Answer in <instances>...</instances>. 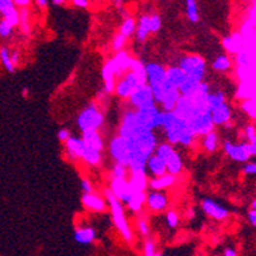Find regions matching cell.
<instances>
[{
	"mask_svg": "<svg viewBox=\"0 0 256 256\" xmlns=\"http://www.w3.org/2000/svg\"><path fill=\"white\" fill-rule=\"evenodd\" d=\"M160 129L163 131L165 141L173 146L191 147L197 137L191 126L178 117L175 112H164Z\"/></svg>",
	"mask_w": 256,
	"mask_h": 256,
	"instance_id": "obj_1",
	"label": "cell"
},
{
	"mask_svg": "<svg viewBox=\"0 0 256 256\" xmlns=\"http://www.w3.org/2000/svg\"><path fill=\"white\" fill-rule=\"evenodd\" d=\"M143 85H146L145 64L135 58L132 62L131 69L123 73L115 82L113 94L118 99L128 100L132 93Z\"/></svg>",
	"mask_w": 256,
	"mask_h": 256,
	"instance_id": "obj_2",
	"label": "cell"
},
{
	"mask_svg": "<svg viewBox=\"0 0 256 256\" xmlns=\"http://www.w3.org/2000/svg\"><path fill=\"white\" fill-rule=\"evenodd\" d=\"M135 58H132L126 50L118 51L115 57L109 59L103 67V80H104V91L107 94H113L115 82L123 73L131 69L132 62Z\"/></svg>",
	"mask_w": 256,
	"mask_h": 256,
	"instance_id": "obj_3",
	"label": "cell"
},
{
	"mask_svg": "<svg viewBox=\"0 0 256 256\" xmlns=\"http://www.w3.org/2000/svg\"><path fill=\"white\" fill-rule=\"evenodd\" d=\"M104 197L107 200V204L109 209H111L112 219H113V224L115 229L118 231V233L121 235V237L125 240V242L127 243H132L135 235L132 231L129 222H128L127 217H126V208L122 205V203L112 193V191L109 189H107L104 191Z\"/></svg>",
	"mask_w": 256,
	"mask_h": 256,
	"instance_id": "obj_4",
	"label": "cell"
},
{
	"mask_svg": "<svg viewBox=\"0 0 256 256\" xmlns=\"http://www.w3.org/2000/svg\"><path fill=\"white\" fill-rule=\"evenodd\" d=\"M146 72V83L150 86V89L153 91L154 99L158 105H160L163 100L164 91L168 85L167 79V68L163 64L157 63V62H150L145 64Z\"/></svg>",
	"mask_w": 256,
	"mask_h": 256,
	"instance_id": "obj_5",
	"label": "cell"
},
{
	"mask_svg": "<svg viewBox=\"0 0 256 256\" xmlns=\"http://www.w3.org/2000/svg\"><path fill=\"white\" fill-rule=\"evenodd\" d=\"M104 114L96 104H87L76 118V125L81 133L87 131H99L104 125Z\"/></svg>",
	"mask_w": 256,
	"mask_h": 256,
	"instance_id": "obj_6",
	"label": "cell"
},
{
	"mask_svg": "<svg viewBox=\"0 0 256 256\" xmlns=\"http://www.w3.org/2000/svg\"><path fill=\"white\" fill-rule=\"evenodd\" d=\"M177 65L191 80L203 82L207 75V62L197 54H186L178 59Z\"/></svg>",
	"mask_w": 256,
	"mask_h": 256,
	"instance_id": "obj_7",
	"label": "cell"
},
{
	"mask_svg": "<svg viewBox=\"0 0 256 256\" xmlns=\"http://www.w3.org/2000/svg\"><path fill=\"white\" fill-rule=\"evenodd\" d=\"M147 128L144 127L141 125V122L139 121V118L136 115V112L133 109H126L122 114L121 123L118 127V136H121L122 139L129 140L132 137H135L143 131H145Z\"/></svg>",
	"mask_w": 256,
	"mask_h": 256,
	"instance_id": "obj_8",
	"label": "cell"
},
{
	"mask_svg": "<svg viewBox=\"0 0 256 256\" xmlns=\"http://www.w3.org/2000/svg\"><path fill=\"white\" fill-rule=\"evenodd\" d=\"M128 108H131L133 111H139V109H145V108L154 107L158 105L154 99L153 91L150 89V86L146 85L140 86L139 89H136L132 95L128 97Z\"/></svg>",
	"mask_w": 256,
	"mask_h": 256,
	"instance_id": "obj_9",
	"label": "cell"
},
{
	"mask_svg": "<svg viewBox=\"0 0 256 256\" xmlns=\"http://www.w3.org/2000/svg\"><path fill=\"white\" fill-rule=\"evenodd\" d=\"M108 151H109V155H111L114 163L128 167V164H129V150H128L127 141L125 139H122L121 136L118 135L112 137L109 145H108Z\"/></svg>",
	"mask_w": 256,
	"mask_h": 256,
	"instance_id": "obj_10",
	"label": "cell"
},
{
	"mask_svg": "<svg viewBox=\"0 0 256 256\" xmlns=\"http://www.w3.org/2000/svg\"><path fill=\"white\" fill-rule=\"evenodd\" d=\"M223 150L225 155L236 163H247L251 158L247 143H233L231 140H225L223 143Z\"/></svg>",
	"mask_w": 256,
	"mask_h": 256,
	"instance_id": "obj_11",
	"label": "cell"
},
{
	"mask_svg": "<svg viewBox=\"0 0 256 256\" xmlns=\"http://www.w3.org/2000/svg\"><path fill=\"white\" fill-rule=\"evenodd\" d=\"M169 207V196L165 191H155V190H147L146 191V205L147 210L151 213L160 214L167 211Z\"/></svg>",
	"mask_w": 256,
	"mask_h": 256,
	"instance_id": "obj_12",
	"label": "cell"
},
{
	"mask_svg": "<svg viewBox=\"0 0 256 256\" xmlns=\"http://www.w3.org/2000/svg\"><path fill=\"white\" fill-rule=\"evenodd\" d=\"M109 190L125 208L128 207V204L131 203L132 197L135 195V191L131 189L128 179H112Z\"/></svg>",
	"mask_w": 256,
	"mask_h": 256,
	"instance_id": "obj_13",
	"label": "cell"
},
{
	"mask_svg": "<svg viewBox=\"0 0 256 256\" xmlns=\"http://www.w3.org/2000/svg\"><path fill=\"white\" fill-rule=\"evenodd\" d=\"M201 209L208 217L213 218L215 221H225L229 217V210L224 207L223 204L218 203L214 199L205 197L201 201Z\"/></svg>",
	"mask_w": 256,
	"mask_h": 256,
	"instance_id": "obj_14",
	"label": "cell"
},
{
	"mask_svg": "<svg viewBox=\"0 0 256 256\" xmlns=\"http://www.w3.org/2000/svg\"><path fill=\"white\" fill-rule=\"evenodd\" d=\"M63 145L65 155H67V158L71 160V161H76V160L82 159V155L85 153L86 144L81 136L72 135Z\"/></svg>",
	"mask_w": 256,
	"mask_h": 256,
	"instance_id": "obj_15",
	"label": "cell"
},
{
	"mask_svg": "<svg viewBox=\"0 0 256 256\" xmlns=\"http://www.w3.org/2000/svg\"><path fill=\"white\" fill-rule=\"evenodd\" d=\"M82 205L93 213H104L107 210V200L104 196L97 193H83L82 195Z\"/></svg>",
	"mask_w": 256,
	"mask_h": 256,
	"instance_id": "obj_16",
	"label": "cell"
},
{
	"mask_svg": "<svg viewBox=\"0 0 256 256\" xmlns=\"http://www.w3.org/2000/svg\"><path fill=\"white\" fill-rule=\"evenodd\" d=\"M211 114V119L215 127H222V126H228L232 119V108L228 104V101L218 105L214 108L213 111H210Z\"/></svg>",
	"mask_w": 256,
	"mask_h": 256,
	"instance_id": "obj_17",
	"label": "cell"
},
{
	"mask_svg": "<svg viewBox=\"0 0 256 256\" xmlns=\"http://www.w3.org/2000/svg\"><path fill=\"white\" fill-rule=\"evenodd\" d=\"M0 15L3 19L17 27L19 25V15L15 0H0Z\"/></svg>",
	"mask_w": 256,
	"mask_h": 256,
	"instance_id": "obj_18",
	"label": "cell"
},
{
	"mask_svg": "<svg viewBox=\"0 0 256 256\" xmlns=\"http://www.w3.org/2000/svg\"><path fill=\"white\" fill-rule=\"evenodd\" d=\"M128 182L135 192H146L149 189V176L146 172H129Z\"/></svg>",
	"mask_w": 256,
	"mask_h": 256,
	"instance_id": "obj_19",
	"label": "cell"
},
{
	"mask_svg": "<svg viewBox=\"0 0 256 256\" xmlns=\"http://www.w3.org/2000/svg\"><path fill=\"white\" fill-rule=\"evenodd\" d=\"M177 181V177L165 173V175L160 176V177L149 178V189L155 190V191H165V190L171 189Z\"/></svg>",
	"mask_w": 256,
	"mask_h": 256,
	"instance_id": "obj_20",
	"label": "cell"
},
{
	"mask_svg": "<svg viewBox=\"0 0 256 256\" xmlns=\"http://www.w3.org/2000/svg\"><path fill=\"white\" fill-rule=\"evenodd\" d=\"M146 173H147L149 178L160 177V176L167 173V165L163 160L159 159L155 154H153L146 163Z\"/></svg>",
	"mask_w": 256,
	"mask_h": 256,
	"instance_id": "obj_21",
	"label": "cell"
},
{
	"mask_svg": "<svg viewBox=\"0 0 256 256\" xmlns=\"http://www.w3.org/2000/svg\"><path fill=\"white\" fill-rule=\"evenodd\" d=\"M96 240L95 228L90 225H82L75 229V241L80 245H91Z\"/></svg>",
	"mask_w": 256,
	"mask_h": 256,
	"instance_id": "obj_22",
	"label": "cell"
},
{
	"mask_svg": "<svg viewBox=\"0 0 256 256\" xmlns=\"http://www.w3.org/2000/svg\"><path fill=\"white\" fill-rule=\"evenodd\" d=\"M242 44H243V40H242L241 33H237V32L225 36L222 41V45H223L224 50L227 51V54H237L239 51H241Z\"/></svg>",
	"mask_w": 256,
	"mask_h": 256,
	"instance_id": "obj_23",
	"label": "cell"
},
{
	"mask_svg": "<svg viewBox=\"0 0 256 256\" xmlns=\"http://www.w3.org/2000/svg\"><path fill=\"white\" fill-rule=\"evenodd\" d=\"M165 165H167V173L169 175L175 176V177L181 175L183 171V159H182L181 154L178 153L177 150H175L165 160Z\"/></svg>",
	"mask_w": 256,
	"mask_h": 256,
	"instance_id": "obj_24",
	"label": "cell"
},
{
	"mask_svg": "<svg viewBox=\"0 0 256 256\" xmlns=\"http://www.w3.org/2000/svg\"><path fill=\"white\" fill-rule=\"evenodd\" d=\"M81 137L85 141L86 146H89L91 149H95L97 151L103 153L104 150V139L99 131H87L81 133Z\"/></svg>",
	"mask_w": 256,
	"mask_h": 256,
	"instance_id": "obj_25",
	"label": "cell"
},
{
	"mask_svg": "<svg viewBox=\"0 0 256 256\" xmlns=\"http://www.w3.org/2000/svg\"><path fill=\"white\" fill-rule=\"evenodd\" d=\"M167 79L168 81L171 82L172 85L179 90L182 87V85L187 81L189 77H187V76L185 75V72L182 71L181 68L176 64V65H169V67L167 68Z\"/></svg>",
	"mask_w": 256,
	"mask_h": 256,
	"instance_id": "obj_26",
	"label": "cell"
},
{
	"mask_svg": "<svg viewBox=\"0 0 256 256\" xmlns=\"http://www.w3.org/2000/svg\"><path fill=\"white\" fill-rule=\"evenodd\" d=\"M200 145L203 147V150L208 154H213L215 153L219 147V136L215 131H211L207 135L201 136V141H200Z\"/></svg>",
	"mask_w": 256,
	"mask_h": 256,
	"instance_id": "obj_27",
	"label": "cell"
},
{
	"mask_svg": "<svg viewBox=\"0 0 256 256\" xmlns=\"http://www.w3.org/2000/svg\"><path fill=\"white\" fill-rule=\"evenodd\" d=\"M150 33H151L150 32V16L143 15L140 17L139 23H137V29H136L135 32L136 40L139 43H145Z\"/></svg>",
	"mask_w": 256,
	"mask_h": 256,
	"instance_id": "obj_28",
	"label": "cell"
},
{
	"mask_svg": "<svg viewBox=\"0 0 256 256\" xmlns=\"http://www.w3.org/2000/svg\"><path fill=\"white\" fill-rule=\"evenodd\" d=\"M200 85H201V82L187 79V81L179 89V94H181L182 97H186V99H195L196 96L200 94Z\"/></svg>",
	"mask_w": 256,
	"mask_h": 256,
	"instance_id": "obj_29",
	"label": "cell"
},
{
	"mask_svg": "<svg viewBox=\"0 0 256 256\" xmlns=\"http://www.w3.org/2000/svg\"><path fill=\"white\" fill-rule=\"evenodd\" d=\"M82 161L90 167H97L101 164V160H103V153L101 151H97L95 149H91L89 146H86L85 153L82 155Z\"/></svg>",
	"mask_w": 256,
	"mask_h": 256,
	"instance_id": "obj_30",
	"label": "cell"
},
{
	"mask_svg": "<svg viewBox=\"0 0 256 256\" xmlns=\"http://www.w3.org/2000/svg\"><path fill=\"white\" fill-rule=\"evenodd\" d=\"M146 205V192H135L131 203L128 204L127 209L133 214H143Z\"/></svg>",
	"mask_w": 256,
	"mask_h": 256,
	"instance_id": "obj_31",
	"label": "cell"
},
{
	"mask_svg": "<svg viewBox=\"0 0 256 256\" xmlns=\"http://www.w3.org/2000/svg\"><path fill=\"white\" fill-rule=\"evenodd\" d=\"M211 68L214 72L218 73H224V72L231 71L232 59L228 54H219L211 63Z\"/></svg>",
	"mask_w": 256,
	"mask_h": 256,
	"instance_id": "obj_32",
	"label": "cell"
},
{
	"mask_svg": "<svg viewBox=\"0 0 256 256\" xmlns=\"http://www.w3.org/2000/svg\"><path fill=\"white\" fill-rule=\"evenodd\" d=\"M0 63L8 73H13L16 71V67L12 62V53L7 47L0 48Z\"/></svg>",
	"mask_w": 256,
	"mask_h": 256,
	"instance_id": "obj_33",
	"label": "cell"
},
{
	"mask_svg": "<svg viewBox=\"0 0 256 256\" xmlns=\"http://www.w3.org/2000/svg\"><path fill=\"white\" fill-rule=\"evenodd\" d=\"M186 17L191 23H197L200 21L199 7L196 0H186Z\"/></svg>",
	"mask_w": 256,
	"mask_h": 256,
	"instance_id": "obj_34",
	"label": "cell"
},
{
	"mask_svg": "<svg viewBox=\"0 0 256 256\" xmlns=\"http://www.w3.org/2000/svg\"><path fill=\"white\" fill-rule=\"evenodd\" d=\"M136 29H137V23H136L135 18L126 17L125 21L122 22L119 33L125 36V37H127V39H129L132 35H135Z\"/></svg>",
	"mask_w": 256,
	"mask_h": 256,
	"instance_id": "obj_35",
	"label": "cell"
},
{
	"mask_svg": "<svg viewBox=\"0 0 256 256\" xmlns=\"http://www.w3.org/2000/svg\"><path fill=\"white\" fill-rule=\"evenodd\" d=\"M18 15H19V27L21 31L25 35H30L31 32V26H30V11L29 8H21L18 9Z\"/></svg>",
	"mask_w": 256,
	"mask_h": 256,
	"instance_id": "obj_36",
	"label": "cell"
},
{
	"mask_svg": "<svg viewBox=\"0 0 256 256\" xmlns=\"http://www.w3.org/2000/svg\"><path fill=\"white\" fill-rule=\"evenodd\" d=\"M112 179H128L129 177V169L126 165L114 163L111 169Z\"/></svg>",
	"mask_w": 256,
	"mask_h": 256,
	"instance_id": "obj_37",
	"label": "cell"
},
{
	"mask_svg": "<svg viewBox=\"0 0 256 256\" xmlns=\"http://www.w3.org/2000/svg\"><path fill=\"white\" fill-rule=\"evenodd\" d=\"M137 231H139L140 236L144 237V239H149L150 233H151V229H150V223L149 221L146 219L145 215L140 214V217H137Z\"/></svg>",
	"mask_w": 256,
	"mask_h": 256,
	"instance_id": "obj_38",
	"label": "cell"
},
{
	"mask_svg": "<svg viewBox=\"0 0 256 256\" xmlns=\"http://www.w3.org/2000/svg\"><path fill=\"white\" fill-rule=\"evenodd\" d=\"M165 224L171 229H176L179 225V215H178L176 210H167V213H165Z\"/></svg>",
	"mask_w": 256,
	"mask_h": 256,
	"instance_id": "obj_39",
	"label": "cell"
},
{
	"mask_svg": "<svg viewBox=\"0 0 256 256\" xmlns=\"http://www.w3.org/2000/svg\"><path fill=\"white\" fill-rule=\"evenodd\" d=\"M126 43H127V37H125L121 33H117V35L114 36L113 41H112V49L118 53V51H122L123 48L126 47Z\"/></svg>",
	"mask_w": 256,
	"mask_h": 256,
	"instance_id": "obj_40",
	"label": "cell"
},
{
	"mask_svg": "<svg viewBox=\"0 0 256 256\" xmlns=\"http://www.w3.org/2000/svg\"><path fill=\"white\" fill-rule=\"evenodd\" d=\"M158 254L157 243L153 239H146L144 243V256H155Z\"/></svg>",
	"mask_w": 256,
	"mask_h": 256,
	"instance_id": "obj_41",
	"label": "cell"
},
{
	"mask_svg": "<svg viewBox=\"0 0 256 256\" xmlns=\"http://www.w3.org/2000/svg\"><path fill=\"white\" fill-rule=\"evenodd\" d=\"M13 30H15V26L11 25L9 22L5 21V19H1V21H0V36H1L3 39L11 37L12 33H13Z\"/></svg>",
	"mask_w": 256,
	"mask_h": 256,
	"instance_id": "obj_42",
	"label": "cell"
},
{
	"mask_svg": "<svg viewBox=\"0 0 256 256\" xmlns=\"http://www.w3.org/2000/svg\"><path fill=\"white\" fill-rule=\"evenodd\" d=\"M163 22H161V17L159 15H151L150 16V32L151 33H157L161 30Z\"/></svg>",
	"mask_w": 256,
	"mask_h": 256,
	"instance_id": "obj_43",
	"label": "cell"
},
{
	"mask_svg": "<svg viewBox=\"0 0 256 256\" xmlns=\"http://www.w3.org/2000/svg\"><path fill=\"white\" fill-rule=\"evenodd\" d=\"M236 55H237L236 62H237V64H239L240 67L242 68L250 67V57H249V53H247L246 50H241V51H239Z\"/></svg>",
	"mask_w": 256,
	"mask_h": 256,
	"instance_id": "obj_44",
	"label": "cell"
},
{
	"mask_svg": "<svg viewBox=\"0 0 256 256\" xmlns=\"http://www.w3.org/2000/svg\"><path fill=\"white\" fill-rule=\"evenodd\" d=\"M243 135H245V139L247 140V143L253 141L256 139V127L254 125H247L243 129Z\"/></svg>",
	"mask_w": 256,
	"mask_h": 256,
	"instance_id": "obj_45",
	"label": "cell"
},
{
	"mask_svg": "<svg viewBox=\"0 0 256 256\" xmlns=\"http://www.w3.org/2000/svg\"><path fill=\"white\" fill-rule=\"evenodd\" d=\"M242 173L246 176H256V161H247L242 168Z\"/></svg>",
	"mask_w": 256,
	"mask_h": 256,
	"instance_id": "obj_46",
	"label": "cell"
},
{
	"mask_svg": "<svg viewBox=\"0 0 256 256\" xmlns=\"http://www.w3.org/2000/svg\"><path fill=\"white\" fill-rule=\"evenodd\" d=\"M81 190L83 193H93L94 192V186L91 183L90 179L87 178H82L81 179Z\"/></svg>",
	"mask_w": 256,
	"mask_h": 256,
	"instance_id": "obj_47",
	"label": "cell"
},
{
	"mask_svg": "<svg viewBox=\"0 0 256 256\" xmlns=\"http://www.w3.org/2000/svg\"><path fill=\"white\" fill-rule=\"evenodd\" d=\"M71 136H72V133H71V131L68 129V128H61V129H59V131H58V133H57L58 140H59V141H61V143H63V144L65 143V141H67V140L69 139Z\"/></svg>",
	"mask_w": 256,
	"mask_h": 256,
	"instance_id": "obj_48",
	"label": "cell"
},
{
	"mask_svg": "<svg viewBox=\"0 0 256 256\" xmlns=\"http://www.w3.org/2000/svg\"><path fill=\"white\" fill-rule=\"evenodd\" d=\"M71 1L76 8H80V9H87L90 7L89 0H71Z\"/></svg>",
	"mask_w": 256,
	"mask_h": 256,
	"instance_id": "obj_49",
	"label": "cell"
},
{
	"mask_svg": "<svg viewBox=\"0 0 256 256\" xmlns=\"http://www.w3.org/2000/svg\"><path fill=\"white\" fill-rule=\"evenodd\" d=\"M32 0H15V4L17 9H21V8H29L31 5Z\"/></svg>",
	"mask_w": 256,
	"mask_h": 256,
	"instance_id": "obj_50",
	"label": "cell"
},
{
	"mask_svg": "<svg viewBox=\"0 0 256 256\" xmlns=\"http://www.w3.org/2000/svg\"><path fill=\"white\" fill-rule=\"evenodd\" d=\"M247 221L251 225L256 227V210H250L247 213Z\"/></svg>",
	"mask_w": 256,
	"mask_h": 256,
	"instance_id": "obj_51",
	"label": "cell"
},
{
	"mask_svg": "<svg viewBox=\"0 0 256 256\" xmlns=\"http://www.w3.org/2000/svg\"><path fill=\"white\" fill-rule=\"evenodd\" d=\"M247 146H249V153L251 155V158L256 157V139L247 143Z\"/></svg>",
	"mask_w": 256,
	"mask_h": 256,
	"instance_id": "obj_52",
	"label": "cell"
},
{
	"mask_svg": "<svg viewBox=\"0 0 256 256\" xmlns=\"http://www.w3.org/2000/svg\"><path fill=\"white\" fill-rule=\"evenodd\" d=\"M35 3L40 9H47L48 4H49V0H35Z\"/></svg>",
	"mask_w": 256,
	"mask_h": 256,
	"instance_id": "obj_53",
	"label": "cell"
},
{
	"mask_svg": "<svg viewBox=\"0 0 256 256\" xmlns=\"http://www.w3.org/2000/svg\"><path fill=\"white\" fill-rule=\"evenodd\" d=\"M223 256H237V251L233 247H227V249L224 250Z\"/></svg>",
	"mask_w": 256,
	"mask_h": 256,
	"instance_id": "obj_54",
	"label": "cell"
},
{
	"mask_svg": "<svg viewBox=\"0 0 256 256\" xmlns=\"http://www.w3.org/2000/svg\"><path fill=\"white\" fill-rule=\"evenodd\" d=\"M12 62H13V64H15V67L17 68L18 63H19V53H18V51L12 53Z\"/></svg>",
	"mask_w": 256,
	"mask_h": 256,
	"instance_id": "obj_55",
	"label": "cell"
},
{
	"mask_svg": "<svg viewBox=\"0 0 256 256\" xmlns=\"http://www.w3.org/2000/svg\"><path fill=\"white\" fill-rule=\"evenodd\" d=\"M114 3V5L118 8V9H121L122 11V8H123V0H112Z\"/></svg>",
	"mask_w": 256,
	"mask_h": 256,
	"instance_id": "obj_56",
	"label": "cell"
},
{
	"mask_svg": "<svg viewBox=\"0 0 256 256\" xmlns=\"http://www.w3.org/2000/svg\"><path fill=\"white\" fill-rule=\"evenodd\" d=\"M23 96H25V97H29L30 96V91H29V89H27V87H25V89H23Z\"/></svg>",
	"mask_w": 256,
	"mask_h": 256,
	"instance_id": "obj_57",
	"label": "cell"
},
{
	"mask_svg": "<svg viewBox=\"0 0 256 256\" xmlns=\"http://www.w3.org/2000/svg\"><path fill=\"white\" fill-rule=\"evenodd\" d=\"M53 1V4H55V5H61V4L64 3V0H51Z\"/></svg>",
	"mask_w": 256,
	"mask_h": 256,
	"instance_id": "obj_58",
	"label": "cell"
},
{
	"mask_svg": "<svg viewBox=\"0 0 256 256\" xmlns=\"http://www.w3.org/2000/svg\"><path fill=\"white\" fill-rule=\"evenodd\" d=\"M251 210H256V199L251 201Z\"/></svg>",
	"mask_w": 256,
	"mask_h": 256,
	"instance_id": "obj_59",
	"label": "cell"
},
{
	"mask_svg": "<svg viewBox=\"0 0 256 256\" xmlns=\"http://www.w3.org/2000/svg\"><path fill=\"white\" fill-rule=\"evenodd\" d=\"M155 256H164V255H161V254H157V255Z\"/></svg>",
	"mask_w": 256,
	"mask_h": 256,
	"instance_id": "obj_60",
	"label": "cell"
}]
</instances>
